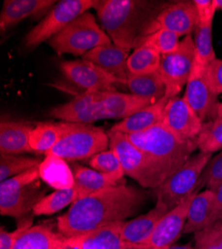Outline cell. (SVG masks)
Segmentation results:
<instances>
[{
    "mask_svg": "<svg viewBox=\"0 0 222 249\" xmlns=\"http://www.w3.org/2000/svg\"><path fill=\"white\" fill-rule=\"evenodd\" d=\"M99 103L108 119H126L152 105L151 100L134 94L120 92H100Z\"/></svg>",
    "mask_w": 222,
    "mask_h": 249,
    "instance_id": "19",
    "label": "cell"
},
{
    "mask_svg": "<svg viewBox=\"0 0 222 249\" xmlns=\"http://www.w3.org/2000/svg\"><path fill=\"white\" fill-rule=\"evenodd\" d=\"M208 86L216 96L222 94V59H214L205 69Z\"/></svg>",
    "mask_w": 222,
    "mask_h": 249,
    "instance_id": "39",
    "label": "cell"
},
{
    "mask_svg": "<svg viewBox=\"0 0 222 249\" xmlns=\"http://www.w3.org/2000/svg\"><path fill=\"white\" fill-rule=\"evenodd\" d=\"M195 247L222 249V222H215L205 230L194 233Z\"/></svg>",
    "mask_w": 222,
    "mask_h": 249,
    "instance_id": "38",
    "label": "cell"
},
{
    "mask_svg": "<svg viewBox=\"0 0 222 249\" xmlns=\"http://www.w3.org/2000/svg\"><path fill=\"white\" fill-rule=\"evenodd\" d=\"M179 42V36L177 34L169 30H158L140 38L136 44V48L139 46H147L163 56L175 51Z\"/></svg>",
    "mask_w": 222,
    "mask_h": 249,
    "instance_id": "34",
    "label": "cell"
},
{
    "mask_svg": "<svg viewBox=\"0 0 222 249\" xmlns=\"http://www.w3.org/2000/svg\"><path fill=\"white\" fill-rule=\"evenodd\" d=\"M80 198L81 196L75 186L68 190L55 191L40 200L35 205L32 213L34 215L54 214L65 209L67 205L73 204Z\"/></svg>",
    "mask_w": 222,
    "mask_h": 249,
    "instance_id": "30",
    "label": "cell"
},
{
    "mask_svg": "<svg viewBox=\"0 0 222 249\" xmlns=\"http://www.w3.org/2000/svg\"><path fill=\"white\" fill-rule=\"evenodd\" d=\"M60 233H55L48 225H35L21 234L13 249H55Z\"/></svg>",
    "mask_w": 222,
    "mask_h": 249,
    "instance_id": "29",
    "label": "cell"
},
{
    "mask_svg": "<svg viewBox=\"0 0 222 249\" xmlns=\"http://www.w3.org/2000/svg\"><path fill=\"white\" fill-rule=\"evenodd\" d=\"M35 127L27 122L1 121L0 124V154H35L30 147V133Z\"/></svg>",
    "mask_w": 222,
    "mask_h": 249,
    "instance_id": "20",
    "label": "cell"
},
{
    "mask_svg": "<svg viewBox=\"0 0 222 249\" xmlns=\"http://www.w3.org/2000/svg\"><path fill=\"white\" fill-rule=\"evenodd\" d=\"M110 149H112L120 164L125 175L138 182L143 188L156 189L154 179L144 154L135 146L127 135L117 131L108 132Z\"/></svg>",
    "mask_w": 222,
    "mask_h": 249,
    "instance_id": "11",
    "label": "cell"
},
{
    "mask_svg": "<svg viewBox=\"0 0 222 249\" xmlns=\"http://www.w3.org/2000/svg\"><path fill=\"white\" fill-rule=\"evenodd\" d=\"M89 164L93 170L100 173L114 175L120 178H124L125 176L122 164L112 149L93 156L89 160Z\"/></svg>",
    "mask_w": 222,
    "mask_h": 249,
    "instance_id": "36",
    "label": "cell"
},
{
    "mask_svg": "<svg viewBox=\"0 0 222 249\" xmlns=\"http://www.w3.org/2000/svg\"><path fill=\"white\" fill-rule=\"evenodd\" d=\"M127 86L132 94L151 100L154 103L166 97V83L158 71L142 75L129 73Z\"/></svg>",
    "mask_w": 222,
    "mask_h": 249,
    "instance_id": "28",
    "label": "cell"
},
{
    "mask_svg": "<svg viewBox=\"0 0 222 249\" xmlns=\"http://www.w3.org/2000/svg\"><path fill=\"white\" fill-rule=\"evenodd\" d=\"M215 196V222L222 220V181L212 190Z\"/></svg>",
    "mask_w": 222,
    "mask_h": 249,
    "instance_id": "43",
    "label": "cell"
},
{
    "mask_svg": "<svg viewBox=\"0 0 222 249\" xmlns=\"http://www.w3.org/2000/svg\"><path fill=\"white\" fill-rule=\"evenodd\" d=\"M192 38L195 48L194 61L200 66L207 67L216 59L212 45V23L198 22Z\"/></svg>",
    "mask_w": 222,
    "mask_h": 249,
    "instance_id": "31",
    "label": "cell"
},
{
    "mask_svg": "<svg viewBox=\"0 0 222 249\" xmlns=\"http://www.w3.org/2000/svg\"><path fill=\"white\" fill-rule=\"evenodd\" d=\"M215 120H216V121H222V103L219 104L218 113H217V117H216Z\"/></svg>",
    "mask_w": 222,
    "mask_h": 249,
    "instance_id": "45",
    "label": "cell"
},
{
    "mask_svg": "<svg viewBox=\"0 0 222 249\" xmlns=\"http://www.w3.org/2000/svg\"><path fill=\"white\" fill-rule=\"evenodd\" d=\"M54 0H5L0 13V30L4 33L24 19L40 16L54 7Z\"/></svg>",
    "mask_w": 222,
    "mask_h": 249,
    "instance_id": "18",
    "label": "cell"
},
{
    "mask_svg": "<svg viewBox=\"0 0 222 249\" xmlns=\"http://www.w3.org/2000/svg\"><path fill=\"white\" fill-rule=\"evenodd\" d=\"M149 6V2L137 0H96L93 8L112 42L130 52L150 18Z\"/></svg>",
    "mask_w": 222,
    "mask_h": 249,
    "instance_id": "3",
    "label": "cell"
},
{
    "mask_svg": "<svg viewBox=\"0 0 222 249\" xmlns=\"http://www.w3.org/2000/svg\"><path fill=\"white\" fill-rule=\"evenodd\" d=\"M168 212V207L163 202L157 201L154 209L146 214L139 215L129 221H124L122 227L123 240L135 245H144L153 234L158 221Z\"/></svg>",
    "mask_w": 222,
    "mask_h": 249,
    "instance_id": "21",
    "label": "cell"
},
{
    "mask_svg": "<svg viewBox=\"0 0 222 249\" xmlns=\"http://www.w3.org/2000/svg\"><path fill=\"white\" fill-rule=\"evenodd\" d=\"M128 58L129 52L113 42L98 46L82 56L83 60L91 62L110 75L117 84L123 85H127L129 75Z\"/></svg>",
    "mask_w": 222,
    "mask_h": 249,
    "instance_id": "17",
    "label": "cell"
},
{
    "mask_svg": "<svg viewBox=\"0 0 222 249\" xmlns=\"http://www.w3.org/2000/svg\"><path fill=\"white\" fill-rule=\"evenodd\" d=\"M216 4H217L218 10H220L222 13V0H216Z\"/></svg>",
    "mask_w": 222,
    "mask_h": 249,
    "instance_id": "46",
    "label": "cell"
},
{
    "mask_svg": "<svg viewBox=\"0 0 222 249\" xmlns=\"http://www.w3.org/2000/svg\"><path fill=\"white\" fill-rule=\"evenodd\" d=\"M55 249H56V247H55Z\"/></svg>",
    "mask_w": 222,
    "mask_h": 249,
    "instance_id": "48",
    "label": "cell"
},
{
    "mask_svg": "<svg viewBox=\"0 0 222 249\" xmlns=\"http://www.w3.org/2000/svg\"><path fill=\"white\" fill-rule=\"evenodd\" d=\"M60 70L73 85L84 92H115L117 82L98 66L86 60L63 61Z\"/></svg>",
    "mask_w": 222,
    "mask_h": 249,
    "instance_id": "13",
    "label": "cell"
},
{
    "mask_svg": "<svg viewBox=\"0 0 222 249\" xmlns=\"http://www.w3.org/2000/svg\"><path fill=\"white\" fill-rule=\"evenodd\" d=\"M211 158L212 154L208 153L192 155L176 173L155 189L157 201L163 202L170 212L195 194L200 176Z\"/></svg>",
    "mask_w": 222,
    "mask_h": 249,
    "instance_id": "6",
    "label": "cell"
},
{
    "mask_svg": "<svg viewBox=\"0 0 222 249\" xmlns=\"http://www.w3.org/2000/svg\"><path fill=\"white\" fill-rule=\"evenodd\" d=\"M75 123H40L30 133L29 143L36 154L47 155L68 132L77 127Z\"/></svg>",
    "mask_w": 222,
    "mask_h": 249,
    "instance_id": "27",
    "label": "cell"
},
{
    "mask_svg": "<svg viewBox=\"0 0 222 249\" xmlns=\"http://www.w3.org/2000/svg\"><path fill=\"white\" fill-rule=\"evenodd\" d=\"M145 194L131 185L118 184L97 191L75 201L57 218L59 233L84 235L118 221H126L145 201Z\"/></svg>",
    "mask_w": 222,
    "mask_h": 249,
    "instance_id": "1",
    "label": "cell"
},
{
    "mask_svg": "<svg viewBox=\"0 0 222 249\" xmlns=\"http://www.w3.org/2000/svg\"><path fill=\"white\" fill-rule=\"evenodd\" d=\"M39 175L55 191L68 190L75 185L74 174L67 160L53 154H47L40 163Z\"/></svg>",
    "mask_w": 222,
    "mask_h": 249,
    "instance_id": "24",
    "label": "cell"
},
{
    "mask_svg": "<svg viewBox=\"0 0 222 249\" xmlns=\"http://www.w3.org/2000/svg\"><path fill=\"white\" fill-rule=\"evenodd\" d=\"M31 226V220L23 223L14 231H7L4 227L0 228V249H13L16 241L21 236V234Z\"/></svg>",
    "mask_w": 222,
    "mask_h": 249,
    "instance_id": "41",
    "label": "cell"
},
{
    "mask_svg": "<svg viewBox=\"0 0 222 249\" xmlns=\"http://www.w3.org/2000/svg\"><path fill=\"white\" fill-rule=\"evenodd\" d=\"M56 249H84V235L65 236L60 233Z\"/></svg>",
    "mask_w": 222,
    "mask_h": 249,
    "instance_id": "42",
    "label": "cell"
},
{
    "mask_svg": "<svg viewBox=\"0 0 222 249\" xmlns=\"http://www.w3.org/2000/svg\"><path fill=\"white\" fill-rule=\"evenodd\" d=\"M110 147L108 133L92 124H78L68 132L48 153L67 161H76L92 158L107 151Z\"/></svg>",
    "mask_w": 222,
    "mask_h": 249,
    "instance_id": "7",
    "label": "cell"
},
{
    "mask_svg": "<svg viewBox=\"0 0 222 249\" xmlns=\"http://www.w3.org/2000/svg\"><path fill=\"white\" fill-rule=\"evenodd\" d=\"M222 181V151L210 159L206 167L205 168L203 174L198 180L197 191L205 186L206 190L212 191Z\"/></svg>",
    "mask_w": 222,
    "mask_h": 249,
    "instance_id": "37",
    "label": "cell"
},
{
    "mask_svg": "<svg viewBox=\"0 0 222 249\" xmlns=\"http://www.w3.org/2000/svg\"><path fill=\"white\" fill-rule=\"evenodd\" d=\"M195 143L200 153L213 154L222 151V121L214 120L204 124Z\"/></svg>",
    "mask_w": 222,
    "mask_h": 249,
    "instance_id": "35",
    "label": "cell"
},
{
    "mask_svg": "<svg viewBox=\"0 0 222 249\" xmlns=\"http://www.w3.org/2000/svg\"><path fill=\"white\" fill-rule=\"evenodd\" d=\"M93 0H63L59 1L24 38V47L34 49L61 32L74 19L93 8Z\"/></svg>",
    "mask_w": 222,
    "mask_h": 249,
    "instance_id": "8",
    "label": "cell"
},
{
    "mask_svg": "<svg viewBox=\"0 0 222 249\" xmlns=\"http://www.w3.org/2000/svg\"><path fill=\"white\" fill-rule=\"evenodd\" d=\"M39 167L0 182V213L2 215L21 218L44 198L40 185Z\"/></svg>",
    "mask_w": 222,
    "mask_h": 249,
    "instance_id": "4",
    "label": "cell"
},
{
    "mask_svg": "<svg viewBox=\"0 0 222 249\" xmlns=\"http://www.w3.org/2000/svg\"><path fill=\"white\" fill-rule=\"evenodd\" d=\"M161 124L179 140L195 141L204 127V123L184 98L170 99L164 111Z\"/></svg>",
    "mask_w": 222,
    "mask_h": 249,
    "instance_id": "14",
    "label": "cell"
},
{
    "mask_svg": "<svg viewBox=\"0 0 222 249\" xmlns=\"http://www.w3.org/2000/svg\"><path fill=\"white\" fill-rule=\"evenodd\" d=\"M215 223V196L212 191L195 194L190 203L184 234L196 233Z\"/></svg>",
    "mask_w": 222,
    "mask_h": 249,
    "instance_id": "22",
    "label": "cell"
},
{
    "mask_svg": "<svg viewBox=\"0 0 222 249\" xmlns=\"http://www.w3.org/2000/svg\"><path fill=\"white\" fill-rule=\"evenodd\" d=\"M161 55L147 46H139L134 50L127 61L131 74L142 75L158 71Z\"/></svg>",
    "mask_w": 222,
    "mask_h": 249,
    "instance_id": "32",
    "label": "cell"
},
{
    "mask_svg": "<svg viewBox=\"0 0 222 249\" xmlns=\"http://www.w3.org/2000/svg\"><path fill=\"white\" fill-rule=\"evenodd\" d=\"M168 101L169 99L166 97L160 99L152 105L116 124L111 130L125 135H134L154 127L155 124H160L163 121L164 111Z\"/></svg>",
    "mask_w": 222,
    "mask_h": 249,
    "instance_id": "23",
    "label": "cell"
},
{
    "mask_svg": "<svg viewBox=\"0 0 222 249\" xmlns=\"http://www.w3.org/2000/svg\"><path fill=\"white\" fill-rule=\"evenodd\" d=\"M195 194L168 212L158 221L153 234L144 243L145 249H168L174 245L181 234H184L188 210Z\"/></svg>",
    "mask_w": 222,
    "mask_h": 249,
    "instance_id": "15",
    "label": "cell"
},
{
    "mask_svg": "<svg viewBox=\"0 0 222 249\" xmlns=\"http://www.w3.org/2000/svg\"><path fill=\"white\" fill-rule=\"evenodd\" d=\"M100 92H83L69 102L54 107L49 116L66 123L91 124L100 120L108 119L99 103Z\"/></svg>",
    "mask_w": 222,
    "mask_h": 249,
    "instance_id": "16",
    "label": "cell"
},
{
    "mask_svg": "<svg viewBox=\"0 0 222 249\" xmlns=\"http://www.w3.org/2000/svg\"><path fill=\"white\" fill-rule=\"evenodd\" d=\"M220 222H222V220H221V221H220Z\"/></svg>",
    "mask_w": 222,
    "mask_h": 249,
    "instance_id": "47",
    "label": "cell"
},
{
    "mask_svg": "<svg viewBox=\"0 0 222 249\" xmlns=\"http://www.w3.org/2000/svg\"><path fill=\"white\" fill-rule=\"evenodd\" d=\"M71 168L75 178L74 186L78 190L81 198L108 186L125 183L123 178L100 173L76 162L72 163Z\"/></svg>",
    "mask_w": 222,
    "mask_h": 249,
    "instance_id": "25",
    "label": "cell"
},
{
    "mask_svg": "<svg viewBox=\"0 0 222 249\" xmlns=\"http://www.w3.org/2000/svg\"><path fill=\"white\" fill-rule=\"evenodd\" d=\"M47 43L58 54L83 56L98 46L112 43V40L98 25L94 15L88 11L74 19Z\"/></svg>",
    "mask_w": 222,
    "mask_h": 249,
    "instance_id": "5",
    "label": "cell"
},
{
    "mask_svg": "<svg viewBox=\"0 0 222 249\" xmlns=\"http://www.w3.org/2000/svg\"><path fill=\"white\" fill-rule=\"evenodd\" d=\"M198 22L199 19L193 1L172 3L167 5L148 19L137 41L158 30H169L177 34L179 37H186L194 32Z\"/></svg>",
    "mask_w": 222,
    "mask_h": 249,
    "instance_id": "10",
    "label": "cell"
},
{
    "mask_svg": "<svg viewBox=\"0 0 222 249\" xmlns=\"http://www.w3.org/2000/svg\"><path fill=\"white\" fill-rule=\"evenodd\" d=\"M147 160L156 188L176 173L197 150L195 141L179 140L163 124L127 135Z\"/></svg>",
    "mask_w": 222,
    "mask_h": 249,
    "instance_id": "2",
    "label": "cell"
},
{
    "mask_svg": "<svg viewBox=\"0 0 222 249\" xmlns=\"http://www.w3.org/2000/svg\"><path fill=\"white\" fill-rule=\"evenodd\" d=\"M194 59L195 48L192 35H188L181 40L175 51L161 56L158 72L166 83L167 99L177 97L187 86Z\"/></svg>",
    "mask_w": 222,
    "mask_h": 249,
    "instance_id": "9",
    "label": "cell"
},
{
    "mask_svg": "<svg viewBox=\"0 0 222 249\" xmlns=\"http://www.w3.org/2000/svg\"><path fill=\"white\" fill-rule=\"evenodd\" d=\"M205 69L206 67L198 65L194 61L183 97L204 124L216 119L220 104L218 96L212 93L208 86Z\"/></svg>",
    "mask_w": 222,
    "mask_h": 249,
    "instance_id": "12",
    "label": "cell"
},
{
    "mask_svg": "<svg viewBox=\"0 0 222 249\" xmlns=\"http://www.w3.org/2000/svg\"><path fill=\"white\" fill-rule=\"evenodd\" d=\"M42 160L21 155H0V182L38 168Z\"/></svg>",
    "mask_w": 222,
    "mask_h": 249,
    "instance_id": "33",
    "label": "cell"
},
{
    "mask_svg": "<svg viewBox=\"0 0 222 249\" xmlns=\"http://www.w3.org/2000/svg\"><path fill=\"white\" fill-rule=\"evenodd\" d=\"M168 249H195V246L191 244H185V245H172Z\"/></svg>",
    "mask_w": 222,
    "mask_h": 249,
    "instance_id": "44",
    "label": "cell"
},
{
    "mask_svg": "<svg viewBox=\"0 0 222 249\" xmlns=\"http://www.w3.org/2000/svg\"><path fill=\"white\" fill-rule=\"evenodd\" d=\"M199 22L213 23V18L218 10L216 0H194L193 1Z\"/></svg>",
    "mask_w": 222,
    "mask_h": 249,
    "instance_id": "40",
    "label": "cell"
},
{
    "mask_svg": "<svg viewBox=\"0 0 222 249\" xmlns=\"http://www.w3.org/2000/svg\"><path fill=\"white\" fill-rule=\"evenodd\" d=\"M124 221H118L84 234V249H145L144 245L125 242L122 238Z\"/></svg>",
    "mask_w": 222,
    "mask_h": 249,
    "instance_id": "26",
    "label": "cell"
}]
</instances>
